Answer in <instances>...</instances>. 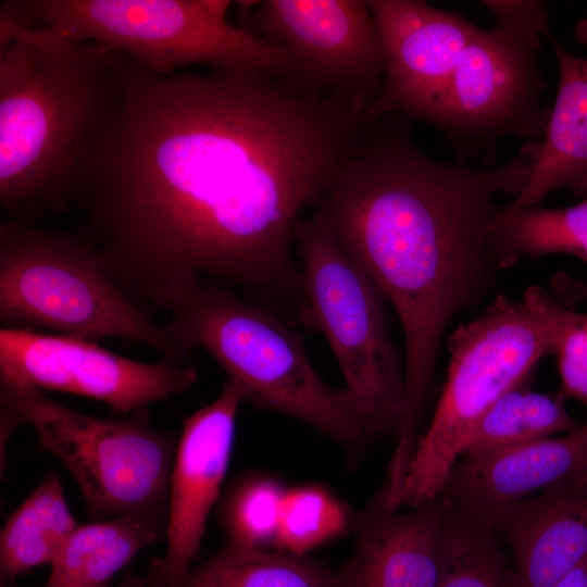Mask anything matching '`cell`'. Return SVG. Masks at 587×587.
<instances>
[{
	"label": "cell",
	"mask_w": 587,
	"mask_h": 587,
	"mask_svg": "<svg viewBox=\"0 0 587 587\" xmlns=\"http://www.w3.org/2000/svg\"><path fill=\"white\" fill-rule=\"evenodd\" d=\"M371 121L282 78L163 76L121 53L115 102L78 193L101 268L143 310L202 276L300 303L299 214Z\"/></svg>",
	"instance_id": "1"
},
{
	"label": "cell",
	"mask_w": 587,
	"mask_h": 587,
	"mask_svg": "<svg viewBox=\"0 0 587 587\" xmlns=\"http://www.w3.org/2000/svg\"><path fill=\"white\" fill-rule=\"evenodd\" d=\"M374 118L313 202L344 248L394 307L405 342V408L398 436L412 442L429 400L441 336L476 296L494 263L490 232L499 195L519 196L540 140L508 163L476 168L437 161L409 125Z\"/></svg>",
	"instance_id": "2"
},
{
	"label": "cell",
	"mask_w": 587,
	"mask_h": 587,
	"mask_svg": "<svg viewBox=\"0 0 587 587\" xmlns=\"http://www.w3.org/2000/svg\"><path fill=\"white\" fill-rule=\"evenodd\" d=\"M120 52L43 28L0 37V201L22 217L78 196L115 102Z\"/></svg>",
	"instance_id": "3"
},
{
	"label": "cell",
	"mask_w": 587,
	"mask_h": 587,
	"mask_svg": "<svg viewBox=\"0 0 587 587\" xmlns=\"http://www.w3.org/2000/svg\"><path fill=\"white\" fill-rule=\"evenodd\" d=\"M170 342L184 357L205 350L243 389L246 400L315 427L348 447L372 439L350 391L313 367L302 335L273 311L203 280L162 308Z\"/></svg>",
	"instance_id": "4"
},
{
	"label": "cell",
	"mask_w": 587,
	"mask_h": 587,
	"mask_svg": "<svg viewBox=\"0 0 587 587\" xmlns=\"http://www.w3.org/2000/svg\"><path fill=\"white\" fill-rule=\"evenodd\" d=\"M22 2L34 22L72 40L123 53L154 74L170 76L178 67L204 64L304 84L282 46L227 22V0Z\"/></svg>",
	"instance_id": "5"
},
{
	"label": "cell",
	"mask_w": 587,
	"mask_h": 587,
	"mask_svg": "<svg viewBox=\"0 0 587 587\" xmlns=\"http://www.w3.org/2000/svg\"><path fill=\"white\" fill-rule=\"evenodd\" d=\"M0 321L95 342L132 338L162 358L187 359L107 276L88 239L20 220L0 228Z\"/></svg>",
	"instance_id": "6"
},
{
	"label": "cell",
	"mask_w": 587,
	"mask_h": 587,
	"mask_svg": "<svg viewBox=\"0 0 587 587\" xmlns=\"http://www.w3.org/2000/svg\"><path fill=\"white\" fill-rule=\"evenodd\" d=\"M295 245L302 262V319L327 339L372 438L397 434L405 374L387 299L320 213L298 221Z\"/></svg>",
	"instance_id": "7"
},
{
	"label": "cell",
	"mask_w": 587,
	"mask_h": 587,
	"mask_svg": "<svg viewBox=\"0 0 587 587\" xmlns=\"http://www.w3.org/2000/svg\"><path fill=\"white\" fill-rule=\"evenodd\" d=\"M1 436L22 423L39 449L71 472L88 516L138 515L167 523L170 480L177 442L143 417L107 420L63 407L33 386L0 378Z\"/></svg>",
	"instance_id": "8"
},
{
	"label": "cell",
	"mask_w": 587,
	"mask_h": 587,
	"mask_svg": "<svg viewBox=\"0 0 587 587\" xmlns=\"http://www.w3.org/2000/svg\"><path fill=\"white\" fill-rule=\"evenodd\" d=\"M446 380L427 428L417 438L401 492V507L437 498L478 423L510 389L528 383L550 341L542 321L505 296L449 339Z\"/></svg>",
	"instance_id": "9"
},
{
	"label": "cell",
	"mask_w": 587,
	"mask_h": 587,
	"mask_svg": "<svg viewBox=\"0 0 587 587\" xmlns=\"http://www.w3.org/2000/svg\"><path fill=\"white\" fill-rule=\"evenodd\" d=\"M496 16L478 28L451 78L436 124L458 148L476 151L507 136L542 140L550 110L540 107L541 38L548 14L536 0H487Z\"/></svg>",
	"instance_id": "10"
},
{
	"label": "cell",
	"mask_w": 587,
	"mask_h": 587,
	"mask_svg": "<svg viewBox=\"0 0 587 587\" xmlns=\"http://www.w3.org/2000/svg\"><path fill=\"white\" fill-rule=\"evenodd\" d=\"M246 5L248 30L282 46L311 89L367 112L385 78L377 22L361 0H266Z\"/></svg>",
	"instance_id": "11"
},
{
	"label": "cell",
	"mask_w": 587,
	"mask_h": 587,
	"mask_svg": "<svg viewBox=\"0 0 587 587\" xmlns=\"http://www.w3.org/2000/svg\"><path fill=\"white\" fill-rule=\"evenodd\" d=\"M0 378L143 413L150 402L187 391L198 373L178 360L142 363L87 339L2 327Z\"/></svg>",
	"instance_id": "12"
},
{
	"label": "cell",
	"mask_w": 587,
	"mask_h": 587,
	"mask_svg": "<svg viewBox=\"0 0 587 587\" xmlns=\"http://www.w3.org/2000/svg\"><path fill=\"white\" fill-rule=\"evenodd\" d=\"M366 2L380 30L386 62L367 115L401 114L436 126L459 60L478 28L424 1Z\"/></svg>",
	"instance_id": "13"
},
{
	"label": "cell",
	"mask_w": 587,
	"mask_h": 587,
	"mask_svg": "<svg viewBox=\"0 0 587 587\" xmlns=\"http://www.w3.org/2000/svg\"><path fill=\"white\" fill-rule=\"evenodd\" d=\"M243 400L242 387L228 378L214 401L184 420L170 480L166 552L149 574L159 587H179L190 571L227 472Z\"/></svg>",
	"instance_id": "14"
},
{
	"label": "cell",
	"mask_w": 587,
	"mask_h": 587,
	"mask_svg": "<svg viewBox=\"0 0 587 587\" xmlns=\"http://www.w3.org/2000/svg\"><path fill=\"white\" fill-rule=\"evenodd\" d=\"M587 483V425L557 438L463 454L440 491L449 505L492 521L514 503L552 486Z\"/></svg>",
	"instance_id": "15"
},
{
	"label": "cell",
	"mask_w": 587,
	"mask_h": 587,
	"mask_svg": "<svg viewBox=\"0 0 587 587\" xmlns=\"http://www.w3.org/2000/svg\"><path fill=\"white\" fill-rule=\"evenodd\" d=\"M448 504L442 496L400 513L376 497L355 512V545L341 567L348 587H436Z\"/></svg>",
	"instance_id": "16"
},
{
	"label": "cell",
	"mask_w": 587,
	"mask_h": 587,
	"mask_svg": "<svg viewBox=\"0 0 587 587\" xmlns=\"http://www.w3.org/2000/svg\"><path fill=\"white\" fill-rule=\"evenodd\" d=\"M491 526L511 551L519 587H552L587 558V483L547 488Z\"/></svg>",
	"instance_id": "17"
},
{
	"label": "cell",
	"mask_w": 587,
	"mask_h": 587,
	"mask_svg": "<svg viewBox=\"0 0 587 587\" xmlns=\"http://www.w3.org/2000/svg\"><path fill=\"white\" fill-rule=\"evenodd\" d=\"M549 40L559 65V88L550 110L534 172L504 211L537 204L557 188L578 195L587 189V58L569 53L550 32Z\"/></svg>",
	"instance_id": "18"
},
{
	"label": "cell",
	"mask_w": 587,
	"mask_h": 587,
	"mask_svg": "<svg viewBox=\"0 0 587 587\" xmlns=\"http://www.w3.org/2000/svg\"><path fill=\"white\" fill-rule=\"evenodd\" d=\"M166 528L165 521L138 515L77 525L42 587H107L142 548L166 536Z\"/></svg>",
	"instance_id": "19"
},
{
	"label": "cell",
	"mask_w": 587,
	"mask_h": 587,
	"mask_svg": "<svg viewBox=\"0 0 587 587\" xmlns=\"http://www.w3.org/2000/svg\"><path fill=\"white\" fill-rule=\"evenodd\" d=\"M179 587H348L342 569L307 555L227 542Z\"/></svg>",
	"instance_id": "20"
},
{
	"label": "cell",
	"mask_w": 587,
	"mask_h": 587,
	"mask_svg": "<svg viewBox=\"0 0 587 587\" xmlns=\"http://www.w3.org/2000/svg\"><path fill=\"white\" fill-rule=\"evenodd\" d=\"M76 526L59 474H48L11 513L1 530V582L51 565Z\"/></svg>",
	"instance_id": "21"
},
{
	"label": "cell",
	"mask_w": 587,
	"mask_h": 587,
	"mask_svg": "<svg viewBox=\"0 0 587 587\" xmlns=\"http://www.w3.org/2000/svg\"><path fill=\"white\" fill-rule=\"evenodd\" d=\"M551 286L554 297L533 285L522 300L547 328L561 379L558 392L565 400H578L587 411V283L557 274Z\"/></svg>",
	"instance_id": "22"
},
{
	"label": "cell",
	"mask_w": 587,
	"mask_h": 587,
	"mask_svg": "<svg viewBox=\"0 0 587 587\" xmlns=\"http://www.w3.org/2000/svg\"><path fill=\"white\" fill-rule=\"evenodd\" d=\"M490 252L499 268L549 253L572 254L587 264V200L564 209H502L491 227Z\"/></svg>",
	"instance_id": "23"
},
{
	"label": "cell",
	"mask_w": 587,
	"mask_h": 587,
	"mask_svg": "<svg viewBox=\"0 0 587 587\" xmlns=\"http://www.w3.org/2000/svg\"><path fill=\"white\" fill-rule=\"evenodd\" d=\"M447 504L436 587H519L515 570L494 527Z\"/></svg>",
	"instance_id": "24"
},
{
	"label": "cell",
	"mask_w": 587,
	"mask_h": 587,
	"mask_svg": "<svg viewBox=\"0 0 587 587\" xmlns=\"http://www.w3.org/2000/svg\"><path fill=\"white\" fill-rule=\"evenodd\" d=\"M559 394L533 391L527 383L503 394L475 428L463 454H479L570 434L583 424L574 420Z\"/></svg>",
	"instance_id": "25"
},
{
	"label": "cell",
	"mask_w": 587,
	"mask_h": 587,
	"mask_svg": "<svg viewBox=\"0 0 587 587\" xmlns=\"http://www.w3.org/2000/svg\"><path fill=\"white\" fill-rule=\"evenodd\" d=\"M354 519L355 512L325 487L303 485L286 489L275 549L307 555L353 530Z\"/></svg>",
	"instance_id": "26"
},
{
	"label": "cell",
	"mask_w": 587,
	"mask_h": 587,
	"mask_svg": "<svg viewBox=\"0 0 587 587\" xmlns=\"http://www.w3.org/2000/svg\"><path fill=\"white\" fill-rule=\"evenodd\" d=\"M286 489L278 480L260 474H248L238 479L228 490L221 512L228 542L276 550Z\"/></svg>",
	"instance_id": "27"
},
{
	"label": "cell",
	"mask_w": 587,
	"mask_h": 587,
	"mask_svg": "<svg viewBox=\"0 0 587 587\" xmlns=\"http://www.w3.org/2000/svg\"><path fill=\"white\" fill-rule=\"evenodd\" d=\"M552 587H587V558Z\"/></svg>",
	"instance_id": "28"
},
{
	"label": "cell",
	"mask_w": 587,
	"mask_h": 587,
	"mask_svg": "<svg viewBox=\"0 0 587 587\" xmlns=\"http://www.w3.org/2000/svg\"><path fill=\"white\" fill-rule=\"evenodd\" d=\"M117 587H159L155 585L152 579L147 576H136L134 574H128L125 576V578L121 582V584Z\"/></svg>",
	"instance_id": "29"
},
{
	"label": "cell",
	"mask_w": 587,
	"mask_h": 587,
	"mask_svg": "<svg viewBox=\"0 0 587 587\" xmlns=\"http://www.w3.org/2000/svg\"><path fill=\"white\" fill-rule=\"evenodd\" d=\"M575 36L577 39L587 45V18L580 21L575 27Z\"/></svg>",
	"instance_id": "30"
},
{
	"label": "cell",
	"mask_w": 587,
	"mask_h": 587,
	"mask_svg": "<svg viewBox=\"0 0 587 587\" xmlns=\"http://www.w3.org/2000/svg\"><path fill=\"white\" fill-rule=\"evenodd\" d=\"M585 196H586L585 200H587V189H586Z\"/></svg>",
	"instance_id": "31"
}]
</instances>
